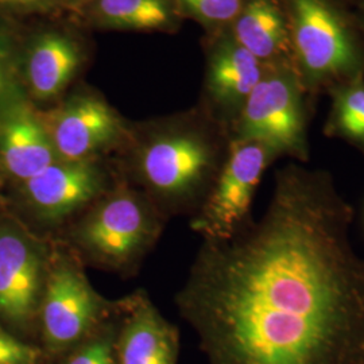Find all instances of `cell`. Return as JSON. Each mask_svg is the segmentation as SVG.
Listing matches in <instances>:
<instances>
[{"instance_id":"1","label":"cell","mask_w":364,"mask_h":364,"mask_svg":"<svg viewBox=\"0 0 364 364\" xmlns=\"http://www.w3.org/2000/svg\"><path fill=\"white\" fill-rule=\"evenodd\" d=\"M331 171L290 162L259 220L205 240L178 294L208 364H364V257Z\"/></svg>"},{"instance_id":"2","label":"cell","mask_w":364,"mask_h":364,"mask_svg":"<svg viewBox=\"0 0 364 364\" xmlns=\"http://www.w3.org/2000/svg\"><path fill=\"white\" fill-rule=\"evenodd\" d=\"M293 66L314 103L321 95L364 76V33L344 0H282Z\"/></svg>"},{"instance_id":"3","label":"cell","mask_w":364,"mask_h":364,"mask_svg":"<svg viewBox=\"0 0 364 364\" xmlns=\"http://www.w3.org/2000/svg\"><path fill=\"white\" fill-rule=\"evenodd\" d=\"M230 132L200 107L147 130L136 146L138 169L158 192L203 201L216 181L230 147Z\"/></svg>"},{"instance_id":"4","label":"cell","mask_w":364,"mask_h":364,"mask_svg":"<svg viewBox=\"0 0 364 364\" xmlns=\"http://www.w3.org/2000/svg\"><path fill=\"white\" fill-rule=\"evenodd\" d=\"M316 103L305 91L294 66L266 65L264 73L240 111L230 136L270 144L281 158L311 159L309 126Z\"/></svg>"},{"instance_id":"5","label":"cell","mask_w":364,"mask_h":364,"mask_svg":"<svg viewBox=\"0 0 364 364\" xmlns=\"http://www.w3.org/2000/svg\"><path fill=\"white\" fill-rule=\"evenodd\" d=\"M281 156L270 144L231 138L220 173L203 201L195 230L205 240L230 239L252 223L251 205L264 171Z\"/></svg>"},{"instance_id":"6","label":"cell","mask_w":364,"mask_h":364,"mask_svg":"<svg viewBox=\"0 0 364 364\" xmlns=\"http://www.w3.org/2000/svg\"><path fill=\"white\" fill-rule=\"evenodd\" d=\"M82 31L70 16H64L21 37L19 73L33 105L61 100L88 65L91 48Z\"/></svg>"},{"instance_id":"7","label":"cell","mask_w":364,"mask_h":364,"mask_svg":"<svg viewBox=\"0 0 364 364\" xmlns=\"http://www.w3.org/2000/svg\"><path fill=\"white\" fill-rule=\"evenodd\" d=\"M54 150L64 161H90L130 141L124 120L105 96L85 84L39 111Z\"/></svg>"},{"instance_id":"8","label":"cell","mask_w":364,"mask_h":364,"mask_svg":"<svg viewBox=\"0 0 364 364\" xmlns=\"http://www.w3.org/2000/svg\"><path fill=\"white\" fill-rule=\"evenodd\" d=\"M203 49L205 69L201 108L230 132L266 65L234 38L230 28L204 34Z\"/></svg>"},{"instance_id":"9","label":"cell","mask_w":364,"mask_h":364,"mask_svg":"<svg viewBox=\"0 0 364 364\" xmlns=\"http://www.w3.org/2000/svg\"><path fill=\"white\" fill-rule=\"evenodd\" d=\"M41 304L43 338L55 351L65 350L84 338L99 316V301L91 287L68 264L54 269Z\"/></svg>"},{"instance_id":"10","label":"cell","mask_w":364,"mask_h":364,"mask_svg":"<svg viewBox=\"0 0 364 364\" xmlns=\"http://www.w3.org/2000/svg\"><path fill=\"white\" fill-rule=\"evenodd\" d=\"M60 158L28 99L0 108V168L19 181H26Z\"/></svg>"},{"instance_id":"11","label":"cell","mask_w":364,"mask_h":364,"mask_svg":"<svg viewBox=\"0 0 364 364\" xmlns=\"http://www.w3.org/2000/svg\"><path fill=\"white\" fill-rule=\"evenodd\" d=\"M42 282L37 248L16 230H0V314L15 324H26L37 312Z\"/></svg>"},{"instance_id":"12","label":"cell","mask_w":364,"mask_h":364,"mask_svg":"<svg viewBox=\"0 0 364 364\" xmlns=\"http://www.w3.org/2000/svg\"><path fill=\"white\" fill-rule=\"evenodd\" d=\"M103 181L96 159H58L23 183L28 201L41 215L60 219L88 204L102 191Z\"/></svg>"},{"instance_id":"13","label":"cell","mask_w":364,"mask_h":364,"mask_svg":"<svg viewBox=\"0 0 364 364\" xmlns=\"http://www.w3.org/2000/svg\"><path fill=\"white\" fill-rule=\"evenodd\" d=\"M70 19L84 30L168 34L185 22L173 0H88Z\"/></svg>"},{"instance_id":"14","label":"cell","mask_w":364,"mask_h":364,"mask_svg":"<svg viewBox=\"0 0 364 364\" xmlns=\"http://www.w3.org/2000/svg\"><path fill=\"white\" fill-rule=\"evenodd\" d=\"M147 219L141 204L130 196H117L93 212L82 228V240L96 255L126 260L142 246Z\"/></svg>"},{"instance_id":"15","label":"cell","mask_w":364,"mask_h":364,"mask_svg":"<svg viewBox=\"0 0 364 364\" xmlns=\"http://www.w3.org/2000/svg\"><path fill=\"white\" fill-rule=\"evenodd\" d=\"M234 38L264 65H293L282 0H245L230 26Z\"/></svg>"},{"instance_id":"16","label":"cell","mask_w":364,"mask_h":364,"mask_svg":"<svg viewBox=\"0 0 364 364\" xmlns=\"http://www.w3.org/2000/svg\"><path fill=\"white\" fill-rule=\"evenodd\" d=\"M178 338L156 309L142 304L117 341V364H176Z\"/></svg>"},{"instance_id":"17","label":"cell","mask_w":364,"mask_h":364,"mask_svg":"<svg viewBox=\"0 0 364 364\" xmlns=\"http://www.w3.org/2000/svg\"><path fill=\"white\" fill-rule=\"evenodd\" d=\"M326 96L331 105L324 135L350 144L364 156V76L338 84Z\"/></svg>"},{"instance_id":"18","label":"cell","mask_w":364,"mask_h":364,"mask_svg":"<svg viewBox=\"0 0 364 364\" xmlns=\"http://www.w3.org/2000/svg\"><path fill=\"white\" fill-rule=\"evenodd\" d=\"M21 37L10 21L0 18V108L27 99L19 73Z\"/></svg>"},{"instance_id":"19","label":"cell","mask_w":364,"mask_h":364,"mask_svg":"<svg viewBox=\"0 0 364 364\" xmlns=\"http://www.w3.org/2000/svg\"><path fill=\"white\" fill-rule=\"evenodd\" d=\"M245 0H173L183 21H193L204 34L227 30L240 11Z\"/></svg>"},{"instance_id":"20","label":"cell","mask_w":364,"mask_h":364,"mask_svg":"<svg viewBox=\"0 0 364 364\" xmlns=\"http://www.w3.org/2000/svg\"><path fill=\"white\" fill-rule=\"evenodd\" d=\"M69 16L58 0H0V18H64Z\"/></svg>"},{"instance_id":"21","label":"cell","mask_w":364,"mask_h":364,"mask_svg":"<svg viewBox=\"0 0 364 364\" xmlns=\"http://www.w3.org/2000/svg\"><path fill=\"white\" fill-rule=\"evenodd\" d=\"M39 351L0 326V364H38Z\"/></svg>"},{"instance_id":"22","label":"cell","mask_w":364,"mask_h":364,"mask_svg":"<svg viewBox=\"0 0 364 364\" xmlns=\"http://www.w3.org/2000/svg\"><path fill=\"white\" fill-rule=\"evenodd\" d=\"M65 364H115L112 344L108 338H96L75 352Z\"/></svg>"},{"instance_id":"23","label":"cell","mask_w":364,"mask_h":364,"mask_svg":"<svg viewBox=\"0 0 364 364\" xmlns=\"http://www.w3.org/2000/svg\"><path fill=\"white\" fill-rule=\"evenodd\" d=\"M69 16H73L88 0H58Z\"/></svg>"},{"instance_id":"24","label":"cell","mask_w":364,"mask_h":364,"mask_svg":"<svg viewBox=\"0 0 364 364\" xmlns=\"http://www.w3.org/2000/svg\"><path fill=\"white\" fill-rule=\"evenodd\" d=\"M351 6L353 10H362L364 9V0H344Z\"/></svg>"},{"instance_id":"25","label":"cell","mask_w":364,"mask_h":364,"mask_svg":"<svg viewBox=\"0 0 364 364\" xmlns=\"http://www.w3.org/2000/svg\"><path fill=\"white\" fill-rule=\"evenodd\" d=\"M355 11L358 14V19H359V23H360L364 33V9H362V10H355Z\"/></svg>"}]
</instances>
